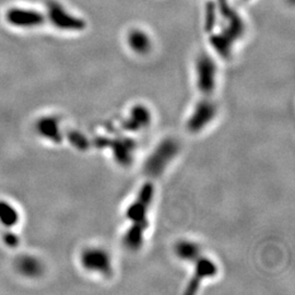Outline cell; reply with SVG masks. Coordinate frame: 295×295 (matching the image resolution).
I'll use <instances>...</instances> for the list:
<instances>
[{
    "mask_svg": "<svg viewBox=\"0 0 295 295\" xmlns=\"http://www.w3.org/2000/svg\"><path fill=\"white\" fill-rule=\"evenodd\" d=\"M197 87L204 95H211L215 87L217 67L209 55L201 54L196 64Z\"/></svg>",
    "mask_w": 295,
    "mask_h": 295,
    "instance_id": "obj_2",
    "label": "cell"
},
{
    "mask_svg": "<svg viewBox=\"0 0 295 295\" xmlns=\"http://www.w3.org/2000/svg\"><path fill=\"white\" fill-rule=\"evenodd\" d=\"M217 114V106L208 99L200 101L193 109L188 120V129L192 133H198L209 125Z\"/></svg>",
    "mask_w": 295,
    "mask_h": 295,
    "instance_id": "obj_3",
    "label": "cell"
},
{
    "mask_svg": "<svg viewBox=\"0 0 295 295\" xmlns=\"http://www.w3.org/2000/svg\"><path fill=\"white\" fill-rule=\"evenodd\" d=\"M197 266H196V274L193 276V280L189 284V292H191L192 288H198L200 280L205 279L206 277H212L217 272L215 269V265L210 260V259H206L199 257L196 260Z\"/></svg>",
    "mask_w": 295,
    "mask_h": 295,
    "instance_id": "obj_8",
    "label": "cell"
},
{
    "mask_svg": "<svg viewBox=\"0 0 295 295\" xmlns=\"http://www.w3.org/2000/svg\"><path fill=\"white\" fill-rule=\"evenodd\" d=\"M150 118L149 113L143 107H137L133 111L131 118L128 122V128H134L133 130H139L140 127L149 124Z\"/></svg>",
    "mask_w": 295,
    "mask_h": 295,
    "instance_id": "obj_11",
    "label": "cell"
},
{
    "mask_svg": "<svg viewBox=\"0 0 295 295\" xmlns=\"http://www.w3.org/2000/svg\"><path fill=\"white\" fill-rule=\"evenodd\" d=\"M8 21L11 24L21 26V28H33L39 25L44 21V17L35 10L16 8L8 12Z\"/></svg>",
    "mask_w": 295,
    "mask_h": 295,
    "instance_id": "obj_7",
    "label": "cell"
},
{
    "mask_svg": "<svg viewBox=\"0 0 295 295\" xmlns=\"http://www.w3.org/2000/svg\"><path fill=\"white\" fill-rule=\"evenodd\" d=\"M176 253L180 259L187 261H196L200 257V248L191 242L183 241L176 246Z\"/></svg>",
    "mask_w": 295,
    "mask_h": 295,
    "instance_id": "obj_10",
    "label": "cell"
},
{
    "mask_svg": "<svg viewBox=\"0 0 295 295\" xmlns=\"http://www.w3.org/2000/svg\"><path fill=\"white\" fill-rule=\"evenodd\" d=\"M215 22V6L213 2L207 3V13H206V29L211 31L214 26Z\"/></svg>",
    "mask_w": 295,
    "mask_h": 295,
    "instance_id": "obj_12",
    "label": "cell"
},
{
    "mask_svg": "<svg viewBox=\"0 0 295 295\" xmlns=\"http://www.w3.org/2000/svg\"><path fill=\"white\" fill-rule=\"evenodd\" d=\"M152 197L153 186L151 184H146L140 191L137 200L127 210V218L133 223V226L126 233L125 243L131 249H137L142 245L143 232L148 226L146 218Z\"/></svg>",
    "mask_w": 295,
    "mask_h": 295,
    "instance_id": "obj_1",
    "label": "cell"
},
{
    "mask_svg": "<svg viewBox=\"0 0 295 295\" xmlns=\"http://www.w3.org/2000/svg\"><path fill=\"white\" fill-rule=\"evenodd\" d=\"M21 268L28 275H35L39 272V263L33 259H25L24 261H22Z\"/></svg>",
    "mask_w": 295,
    "mask_h": 295,
    "instance_id": "obj_13",
    "label": "cell"
},
{
    "mask_svg": "<svg viewBox=\"0 0 295 295\" xmlns=\"http://www.w3.org/2000/svg\"><path fill=\"white\" fill-rule=\"evenodd\" d=\"M81 261L83 267L87 270L99 272V274H108L112 270L111 258L108 254L99 248L87 249L82 254Z\"/></svg>",
    "mask_w": 295,
    "mask_h": 295,
    "instance_id": "obj_5",
    "label": "cell"
},
{
    "mask_svg": "<svg viewBox=\"0 0 295 295\" xmlns=\"http://www.w3.org/2000/svg\"><path fill=\"white\" fill-rule=\"evenodd\" d=\"M128 44L138 54H146L151 47V42L148 35L140 30L131 31L128 36Z\"/></svg>",
    "mask_w": 295,
    "mask_h": 295,
    "instance_id": "obj_9",
    "label": "cell"
},
{
    "mask_svg": "<svg viewBox=\"0 0 295 295\" xmlns=\"http://www.w3.org/2000/svg\"><path fill=\"white\" fill-rule=\"evenodd\" d=\"M177 146L171 140L163 142L161 146L153 152V154L146 163V170L149 174L156 176L161 174V172L164 170V167L167 165L172 157L175 156Z\"/></svg>",
    "mask_w": 295,
    "mask_h": 295,
    "instance_id": "obj_4",
    "label": "cell"
},
{
    "mask_svg": "<svg viewBox=\"0 0 295 295\" xmlns=\"http://www.w3.org/2000/svg\"><path fill=\"white\" fill-rule=\"evenodd\" d=\"M50 17L57 28L63 30H81L85 28V22L77 19L66 12L61 6L52 2L50 4Z\"/></svg>",
    "mask_w": 295,
    "mask_h": 295,
    "instance_id": "obj_6",
    "label": "cell"
}]
</instances>
